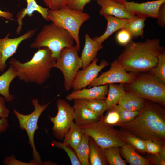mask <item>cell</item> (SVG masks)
<instances>
[{
	"instance_id": "obj_12",
	"label": "cell",
	"mask_w": 165,
	"mask_h": 165,
	"mask_svg": "<svg viewBox=\"0 0 165 165\" xmlns=\"http://www.w3.org/2000/svg\"><path fill=\"white\" fill-rule=\"evenodd\" d=\"M38 29L29 30L17 37L10 38L8 33L3 38H0V72H3L7 67L8 59L16 53L20 43L31 38Z\"/></svg>"
},
{
	"instance_id": "obj_32",
	"label": "cell",
	"mask_w": 165,
	"mask_h": 165,
	"mask_svg": "<svg viewBox=\"0 0 165 165\" xmlns=\"http://www.w3.org/2000/svg\"><path fill=\"white\" fill-rule=\"evenodd\" d=\"M158 63L156 67L149 71V73L154 75L165 83V50L158 56Z\"/></svg>"
},
{
	"instance_id": "obj_2",
	"label": "cell",
	"mask_w": 165,
	"mask_h": 165,
	"mask_svg": "<svg viewBox=\"0 0 165 165\" xmlns=\"http://www.w3.org/2000/svg\"><path fill=\"white\" fill-rule=\"evenodd\" d=\"M159 38L143 42L131 41L124 46L117 60L127 72L137 74L149 71L158 63V56L164 51Z\"/></svg>"
},
{
	"instance_id": "obj_19",
	"label": "cell",
	"mask_w": 165,
	"mask_h": 165,
	"mask_svg": "<svg viewBox=\"0 0 165 165\" xmlns=\"http://www.w3.org/2000/svg\"><path fill=\"white\" fill-rule=\"evenodd\" d=\"M85 44L80 57L82 69L86 68L96 58L98 51L103 47L102 44L91 38L87 33L85 34Z\"/></svg>"
},
{
	"instance_id": "obj_17",
	"label": "cell",
	"mask_w": 165,
	"mask_h": 165,
	"mask_svg": "<svg viewBox=\"0 0 165 165\" xmlns=\"http://www.w3.org/2000/svg\"><path fill=\"white\" fill-rule=\"evenodd\" d=\"M73 101L74 120L77 125L81 126L90 124L100 118L87 107V100L76 99Z\"/></svg>"
},
{
	"instance_id": "obj_26",
	"label": "cell",
	"mask_w": 165,
	"mask_h": 165,
	"mask_svg": "<svg viewBox=\"0 0 165 165\" xmlns=\"http://www.w3.org/2000/svg\"><path fill=\"white\" fill-rule=\"evenodd\" d=\"M84 134L80 126L73 122L64 135L62 143L74 149L81 142Z\"/></svg>"
},
{
	"instance_id": "obj_31",
	"label": "cell",
	"mask_w": 165,
	"mask_h": 165,
	"mask_svg": "<svg viewBox=\"0 0 165 165\" xmlns=\"http://www.w3.org/2000/svg\"><path fill=\"white\" fill-rule=\"evenodd\" d=\"M86 105L90 110L100 118L102 116L104 112L108 109L104 99H97L87 100Z\"/></svg>"
},
{
	"instance_id": "obj_4",
	"label": "cell",
	"mask_w": 165,
	"mask_h": 165,
	"mask_svg": "<svg viewBox=\"0 0 165 165\" xmlns=\"http://www.w3.org/2000/svg\"><path fill=\"white\" fill-rule=\"evenodd\" d=\"M74 41L67 31L52 23L43 26L30 47L37 49L47 47L51 50L52 56L57 60L61 50L73 46Z\"/></svg>"
},
{
	"instance_id": "obj_11",
	"label": "cell",
	"mask_w": 165,
	"mask_h": 165,
	"mask_svg": "<svg viewBox=\"0 0 165 165\" xmlns=\"http://www.w3.org/2000/svg\"><path fill=\"white\" fill-rule=\"evenodd\" d=\"M136 74L129 73L115 59L110 64L108 71L102 72L88 86V88L109 84H127L134 80Z\"/></svg>"
},
{
	"instance_id": "obj_5",
	"label": "cell",
	"mask_w": 165,
	"mask_h": 165,
	"mask_svg": "<svg viewBox=\"0 0 165 165\" xmlns=\"http://www.w3.org/2000/svg\"><path fill=\"white\" fill-rule=\"evenodd\" d=\"M129 92L144 99L165 104V83L149 73L136 74L133 81L126 84Z\"/></svg>"
},
{
	"instance_id": "obj_41",
	"label": "cell",
	"mask_w": 165,
	"mask_h": 165,
	"mask_svg": "<svg viewBox=\"0 0 165 165\" xmlns=\"http://www.w3.org/2000/svg\"><path fill=\"white\" fill-rule=\"evenodd\" d=\"M157 22L160 27L163 28L165 26V3L160 7L158 14Z\"/></svg>"
},
{
	"instance_id": "obj_23",
	"label": "cell",
	"mask_w": 165,
	"mask_h": 165,
	"mask_svg": "<svg viewBox=\"0 0 165 165\" xmlns=\"http://www.w3.org/2000/svg\"><path fill=\"white\" fill-rule=\"evenodd\" d=\"M146 100L130 93L126 92L119 99L118 105L125 109L132 111H140Z\"/></svg>"
},
{
	"instance_id": "obj_18",
	"label": "cell",
	"mask_w": 165,
	"mask_h": 165,
	"mask_svg": "<svg viewBox=\"0 0 165 165\" xmlns=\"http://www.w3.org/2000/svg\"><path fill=\"white\" fill-rule=\"evenodd\" d=\"M26 0L27 2L26 7L22 9L16 15L18 27L16 32L17 34H20L21 31L22 25L23 24L22 20L24 18L26 15L29 17L32 16L33 13L35 11L39 13L47 21H49L47 17L48 8H44L38 5L35 0Z\"/></svg>"
},
{
	"instance_id": "obj_22",
	"label": "cell",
	"mask_w": 165,
	"mask_h": 165,
	"mask_svg": "<svg viewBox=\"0 0 165 165\" xmlns=\"http://www.w3.org/2000/svg\"><path fill=\"white\" fill-rule=\"evenodd\" d=\"M120 150L123 157L130 165H150L153 164L149 159L144 157L136 152L129 144H124Z\"/></svg>"
},
{
	"instance_id": "obj_9",
	"label": "cell",
	"mask_w": 165,
	"mask_h": 165,
	"mask_svg": "<svg viewBox=\"0 0 165 165\" xmlns=\"http://www.w3.org/2000/svg\"><path fill=\"white\" fill-rule=\"evenodd\" d=\"M50 103L41 105L39 104L38 99L33 98L32 103L34 107V110L31 113L27 115L22 114L13 109L14 113L18 119L20 128L22 130H25L27 133L29 144L32 149L33 160L39 165L42 164V163L40 156L35 145L34 135L35 131L38 129V123L39 118Z\"/></svg>"
},
{
	"instance_id": "obj_6",
	"label": "cell",
	"mask_w": 165,
	"mask_h": 165,
	"mask_svg": "<svg viewBox=\"0 0 165 165\" xmlns=\"http://www.w3.org/2000/svg\"><path fill=\"white\" fill-rule=\"evenodd\" d=\"M90 17L88 13L71 9L67 5L57 10H49L47 15L49 21L69 33L75 41L79 51L80 47L79 30L82 25Z\"/></svg>"
},
{
	"instance_id": "obj_39",
	"label": "cell",
	"mask_w": 165,
	"mask_h": 165,
	"mask_svg": "<svg viewBox=\"0 0 165 165\" xmlns=\"http://www.w3.org/2000/svg\"><path fill=\"white\" fill-rule=\"evenodd\" d=\"M92 0H70L68 6L71 9L83 11L86 5Z\"/></svg>"
},
{
	"instance_id": "obj_14",
	"label": "cell",
	"mask_w": 165,
	"mask_h": 165,
	"mask_svg": "<svg viewBox=\"0 0 165 165\" xmlns=\"http://www.w3.org/2000/svg\"><path fill=\"white\" fill-rule=\"evenodd\" d=\"M129 12L137 17L156 19L159 9L165 0H156L138 3L134 1H118Z\"/></svg>"
},
{
	"instance_id": "obj_16",
	"label": "cell",
	"mask_w": 165,
	"mask_h": 165,
	"mask_svg": "<svg viewBox=\"0 0 165 165\" xmlns=\"http://www.w3.org/2000/svg\"><path fill=\"white\" fill-rule=\"evenodd\" d=\"M101 7L99 14L103 16L111 15L120 18L130 19L135 16L129 12L121 3L113 0H97Z\"/></svg>"
},
{
	"instance_id": "obj_29",
	"label": "cell",
	"mask_w": 165,
	"mask_h": 165,
	"mask_svg": "<svg viewBox=\"0 0 165 165\" xmlns=\"http://www.w3.org/2000/svg\"><path fill=\"white\" fill-rule=\"evenodd\" d=\"M119 147L115 146L106 148L104 149L108 165H126L127 163L122 158Z\"/></svg>"
},
{
	"instance_id": "obj_35",
	"label": "cell",
	"mask_w": 165,
	"mask_h": 165,
	"mask_svg": "<svg viewBox=\"0 0 165 165\" xmlns=\"http://www.w3.org/2000/svg\"><path fill=\"white\" fill-rule=\"evenodd\" d=\"M119 30L116 35V41L119 44L125 46L132 40V37L130 33L125 28Z\"/></svg>"
},
{
	"instance_id": "obj_28",
	"label": "cell",
	"mask_w": 165,
	"mask_h": 165,
	"mask_svg": "<svg viewBox=\"0 0 165 165\" xmlns=\"http://www.w3.org/2000/svg\"><path fill=\"white\" fill-rule=\"evenodd\" d=\"M89 136L84 133L81 142L74 149L82 165H90L89 162Z\"/></svg>"
},
{
	"instance_id": "obj_10",
	"label": "cell",
	"mask_w": 165,
	"mask_h": 165,
	"mask_svg": "<svg viewBox=\"0 0 165 165\" xmlns=\"http://www.w3.org/2000/svg\"><path fill=\"white\" fill-rule=\"evenodd\" d=\"M56 104L57 109L56 115L53 117L49 116V118L53 124L52 130L54 136L57 139L62 141L74 122V109L73 107L64 99L57 100Z\"/></svg>"
},
{
	"instance_id": "obj_46",
	"label": "cell",
	"mask_w": 165,
	"mask_h": 165,
	"mask_svg": "<svg viewBox=\"0 0 165 165\" xmlns=\"http://www.w3.org/2000/svg\"><path fill=\"white\" fill-rule=\"evenodd\" d=\"M118 0V1H126L127 0Z\"/></svg>"
},
{
	"instance_id": "obj_43",
	"label": "cell",
	"mask_w": 165,
	"mask_h": 165,
	"mask_svg": "<svg viewBox=\"0 0 165 165\" xmlns=\"http://www.w3.org/2000/svg\"><path fill=\"white\" fill-rule=\"evenodd\" d=\"M152 157L149 159L152 162L153 164L165 165V158L161 156L159 153L153 154Z\"/></svg>"
},
{
	"instance_id": "obj_15",
	"label": "cell",
	"mask_w": 165,
	"mask_h": 165,
	"mask_svg": "<svg viewBox=\"0 0 165 165\" xmlns=\"http://www.w3.org/2000/svg\"><path fill=\"white\" fill-rule=\"evenodd\" d=\"M108 89V84L94 86L81 90H73L67 95L66 99L71 101L76 99H83L89 100L94 99L105 100Z\"/></svg>"
},
{
	"instance_id": "obj_33",
	"label": "cell",
	"mask_w": 165,
	"mask_h": 165,
	"mask_svg": "<svg viewBox=\"0 0 165 165\" xmlns=\"http://www.w3.org/2000/svg\"><path fill=\"white\" fill-rule=\"evenodd\" d=\"M52 145L63 149L69 157L72 165H82V164L78 158L74 150L70 146L63 143L62 142H57L55 140H52Z\"/></svg>"
},
{
	"instance_id": "obj_13",
	"label": "cell",
	"mask_w": 165,
	"mask_h": 165,
	"mask_svg": "<svg viewBox=\"0 0 165 165\" xmlns=\"http://www.w3.org/2000/svg\"><path fill=\"white\" fill-rule=\"evenodd\" d=\"M98 60L95 58L86 68L78 71L72 84V88L73 90H81L88 86L98 76L100 72L109 64L106 61L102 60L97 65Z\"/></svg>"
},
{
	"instance_id": "obj_38",
	"label": "cell",
	"mask_w": 165,
	"mask_h": 165,
	"mask_svg": "<svg viewBox=\"0 0 165 165\" xmlns=\"http://www.w3.org/2000/svg\"><path fill=\"white\" fill-rule=\"evenodd\" d=\"M3 164L5 165H38L39 164L33 159L29 163L20 161L15 158L14 155L7 156L5 158Z\"/></svg>"
},
{
	"instance_id": "obj_44",
	"label": "cell",
	"mask_w": 165,
	"mask_h": 165,
	"mask_svg": "<svg viewBox=\"0 0 165 165\" xmlns=\"http://www.w3.org/2000/svg\"><path fill=\"white\" fill-rule=\"evenodd\" d=\"M9 126L7 118H0V133L6 132Z\"/></svg>"
},
{
	"instance_id": "obj_8",
	"label": "cell",
	"mask_w": 165,
	"mask_h": 165,
	"mask_svg": "<svg viewBox=\"0 0 165 165\" xmlns=\"http://www.w3.org/2000/svg\"><path fill=\"white\" fill-rule=\"evenodd\" d=\"M79 51L76 45L64 48L53 66V68L59 69L62 72L64 79V87L67 91L72 88L76 74L82 68V62L79 56Z\"/></svg>"
},
{
	"instance_id": "obj_1",
	"label": "cell",
	"mask_w": 165,
	"mask_h": 165,
	"mask_svg": "<svg viewBox=\"0 0 165 165\" xmlns=\"http://www.w3.org/2000/svg\"><path fill=\"white\" fill-rule=\"evenodd\" d=\"M115 125L142 139L165 145V110L158 105L146 100L142 108L133 120Z\"/></svg>"
},
{
	"instance_id": "obj_34",
	"label": "cell",
	"mask_w": 165,
	"mask_h": 165,
	"mask_svg": "<svg viewBox=\"0 0 165 165\" xmlns=\"http://www.w3.org/2000/svg\"><path fill=\"white\" fill-rule=\"evenodd\" d=\"M112 109L116 111L119 115L120 119L118 123H125L132 120L139 112L127 110L118 104L116 105Z\"/></svg>"
},
{
	"instance_id": "obj_30",
	"label": "cell",
	"mask_w": 165,
	"mask_h": 165,
	"mask_svg": "<svg viewBox=\"0 0 165 165\" xmlns=\"http://www.w3.org/2000/svg\"><path fill=\"white\" fill-rule=\"evenodd\" d=\"M120 132L127 143L142 153L146 152L144 140L122 130H120Z\"/></svg>"
},
{
	"instance_id": "obj_20",
	"label": "cell",
	"mask_w": 165,
	"mask_h": 165,
	"mask_svg": "<svg viewBox=\"0 0 165 165\" xmlns=\"http://www.w3.org/2000/svg\"><path fill=\"white\" fill-rule=\"evenodd\" d=\"M103 16L107 21L106 31L101 35L92 38L100 44H102L114 33L124 28L130 19L117 18L111 15Z\"/></svg>"
},
{
	"instance_id": "obj_25",
	"label": "cell",
	"mask_w": 165,
	"mask_h": 165,
	"mask_svg": "<svg viewBox=\"0 0 165 165\" xmlns=\"http://www.w3.org/2000/svg\"><path fill=\"white\" fill-rule=\"evenodd\" d=\"M125 93L123 84H109L108 94L105 100L108 110L112 109L118 103L120 98Z\"/></svg>"
},
{
	"instance_id": "obj_40",
	"label": "cell",
	"mask_w": 165,
	"mask_h": 165,
	"mask_svg": "<svg viewBox=\"0 0 165 165\" xmlns=\"http://www.w3.org/2000/svg\"><path fill=\"white\" fill-rule=\"evenodd\" d=\"M146 152L152 154L159 153L161 150L162 146L151 140H144Z\"/></svg>"
},
{
	"instance_id": "obj_3",
	"label": "cell",
	"mask_w": 165,
	"mask_h": 165,
	"mask_svg": "<svg viewBox=\"0 0 165 165\" xmlns=\"http://www.w3.org/2000/svg\"><path fill=\"white\" fill-rule=\"evenodd\" d=\"M56 60L50 49L43 47L39 49L28 61L22 63L12 58L9 63L14 68L20 80L41 85L50 77Z\"/></svg>"
},
{
	"instance_id": "obj_45",
	"label": "cell",
	"mask_w": 165,
	"mask_h": 165,
	"mask_svg": "<svg viewBox=\"0 0 165 165\" xmlns=\"http://www.w3.org/2000/svg\"><path fill=\"white\" fill-rule=\"evenodd\" d=\"M13 14L9 11H2L0 9V17L9 20H16L13 18Z\"/></svg>"
},
{
	"instance_id": "obj_42",
	"label": "cell",
	"mask_w": 165,
	"mask_h": 165,
	"mask_svg": "<svg viewBox=\"0 0 165 165\" xmlns=\"http://www.w3.org/2000/svg\"><path fill=\"white\" fill-rule=\"evenodd\" d=\"M5 99L0 94V118H7L10 113L9 109L6 105Z\"/></svg>"
},
{
	"instance_id": "obj_24",
	"label": "cell",
	"mask_w": 165,
	"mask_h": 165,
	"mask_svg": "<svg viewBox=\"0 0 165 165\" xmlns=\"http://www.w3.org/2000/svg\"><path fill=\"white\" fill-rule=\"evenodd\" d=\"M89 162L90 165H108L104 149L97 145L90 137L89 139Z\"/></svg>"
},
{
	"instance_id": "obj_36",
	"label": "cell",
	"mask_w": 165,
	"mask_h": 165,
	"mask_svg": "<svg viewBox=\"0 0 165 165\" xmlns=\"http://www.w3.org/2000/svg\"><path fill=\"white\" fill-rule=\"evenodd\" d=\"M51 10H57L67 5L70 0H42Z\"/></svg>"
},
{
	"instance_id": "obj_37",
	"label": "cell",
	"mask_w": 165,
	"mask_h": 165,
	"mask_svg": "<svg viewBox=\"0 0 165 165\" xmlns=\"http://www.w3.org/2000/svg\"><path fill=\"white\" fill-rule=\"evenodd\" d=\"M101 117L104 122L112 126L119 123L120 119L119 114L113 109L108 110V112L106 116Z\"/></svg>"
},
{
	"instance_id": "obj_21",
	"label": "cell",
	"mask_w": 165,
	"mask_h": 165,
	"mask_svg": "<svg viewBox=\"0 0 165 165\" xmlns=\"http://www.w3.org/2000/svg\"><path fill=\"white\" fill-rule=\"evenodd\" d=\"M17 76L16 71L11 65L0 76V94L7 102H10L14 99V96L9 93V87L12 81Z\"/></svg>"
},
{
	"instance_id": "obj_7",
	"label": "cell",
	"mask_w": 165,
	"mask_h": 165,
	"mask_svg": "<svg viewBox=\"0 0 165 165\" xmlns=\"http://www.w3.org/2000/svg\"><path fill=\"white\" fill-rule=\"evenodd\" d=\"M80 127L84 134L92 138L103 149L112 147H122L127 143L120 130L104 122L101 117L93 123Z\"/></svg>"
},
{
	"instance_id": "obj_27",
	"label": "cell",
	"mask_w": 165,
	"mask_h": 165,
	"mask_svg": "<svg viewBox=\"0 0 165 165\" xmlns=\"http://www.w3.org/2000/svg\"><path fill=\"white\" fill-rule=\"evenodd\" d=\"M146 19L135 16L129 19L124 28L130 33L133 38H142L144 36V29Z\"/></svg>"
}]
</instances>
